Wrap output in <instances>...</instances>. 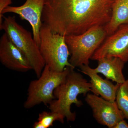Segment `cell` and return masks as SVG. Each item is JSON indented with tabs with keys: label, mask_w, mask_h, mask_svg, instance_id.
<instances>
[{
	"label": "cell",
	"mask_w": 128,
	"mask_h": 128,
	"mask_svg": "<svg viewBox=\"0 0 128 128\" xmlns=\"http://www.w3.org/2000/svg\"><path fill=\"white\" fill-rule=\"evenodd\" d=\"M114 0H46L42 22L54 33L79 35L111 18Z\"/></svg>",
	"instance_id": "1"
},
{
	"label": "cell",
	"mask_w": 128,
	"mask_h": 128,
	"mask_svg": "<svg viewBox=\"0 0 128 128\" xmlns=\"http://www.w3.org/2000/svg\"><path fill=\"white\" fill-rule=\"evenodd\" d=\"M91 91L90 82L71 68L64 81L54 90V95L56 99L49 104V109L61 114L68 121H74L76 114L71 111L72 105L81 106L83 103L77 97L81 94L86 96Z\"/></svg>",
	"instance_id": "2"
},
{
	"label": "cell",
	"mask_w": 128,
	"mask_h": 128,
	"mask_svg": "<svg viewBox=\"0 0 128 128\" xmlns=\"http://www.w3.org/2000/svg\"><path fill=\"white\" fill-rule=\"evenodd\" d=\"M107 36L105 26L93 27L79 35L65 36L72 68L89 65V60Z\"/></svg>",
	"instance_id": "3"
},
{
	"label": "cell",
	"mask_w": 128,
	"mask_h": 128,
	"mask_svg": "<svg viewBox=\"0 0 128 128\" xmlns=\"http://www.w3.org/2000/svg\"><path fill=\"white\" fill-rule=\"evenodd\" d=\"M3 17L0 29L4 31L14 44L25 54L37 77L39 78L46 65L39 46L32 33L19 25L14 16Z\"/></svg>",
	"instance_id": "4"
},
{
	"label": "cell",
	"mask_w": 128,
	"mask_h": 128,
	"mask_svg": "<svg viewBox=\"0 0 128 128\" xmlns=\"http://www.w3.org/2000/svg\"><path fill=\"white\" fill-rule=\"evenodd\" d=\"M70 68L66 66L63 71L57 72L46 64L39 78L30 82L24 108L29 109L41 103L49 105L56 99L54 90L64 81Z\"/></svg>",
	"instance_id": "5"
},
{
	"label": "cell",
	"mask_w": 128,
	"mask_h": 128,
	"mask_svg": "<svg viewBox=\"0 0 128 128\" xmlns=\"http://www.w3.org/2000/svg\"><path fill=\"white\" fill-rule=\"evenodd\" d=\"M40 32V50L46 64L57 72L63 71L66 66L72 68L69 60L70 54L65 36L53 32L44 22Z\"/></svg>",
	"instance_id": "6"
},
{
	"label": "cell",
	"mask_w": 128,
	"mask_h": 128,
	"mask_svg": "<svg viewBox=\"0 0 128 128\" xmlns=\"http://www.w3.org/2000/svg\"><path fill=\"white\" fill-rule=\"evenodd\" d=\"M109 57H117L125 63L128 62V24L121 25L116 32L107 36L91 59L98 60Z\"/></svg>",
	"instance_id": "7"
},
{
	"label": "cell",
	"mask_w": 128,
	"mask_h": 128,
	"mask_svg": "<svg viewBox=\"0 0 128 128\" xmlns=\"http://www.w3.org/2000/svg\"><path fill=\"white\" fill-rule=\"evenodd\" d=\"M85 100L91 108L94 118L101 125L113 128L118 121L125 118L116 102H110L90 93L86 94Z\"/></svg>",
	"instance_id": "8"
},
{
	"label": "cell",
	"mask_w": 128,
	"mask_h": 128,
	"mask_svg": "<svg viewBox=\"0 0 128 128\" xmlns=\"http://www.w3.org/2000/svg\"><path fill=\"white\" fill-rule=\"evenodd\" d=\"M46 0H26L23 5L20 6H9L5 8L2 14L11 12L18 14L22 20L28 22L32 28L33 36L40 46V33L42 25V16Z\"/></svg>",
	"instance_id": "9"
},
{
	"label": "cell",
	"mask_w": 128,
	"mask_h": 128,
	"mask_svg": "<svg viewBox=\"0 0 128 128\" xmlns=\"http://www.w3.org/2000/svg\"><path fill=\"white\" fill-rule=\"evenodd\" d=\"M0 61L8 68L20 72L32 70L29 60L4 33L0 39Z\"/></svg>",
	"instance_id": "10"
},
{
	"label": "cell",
	"mask_w": 128,
	"mask_h": 128,
	"mask_svg": "<svg viewBox=\"0 0 128 128\" xmlns=\"http://www.w3.org/2000/svg\"><path fill=\"white\" fill-rule=\"evenodd\" d=\"M79 68L80 71L90 78L91 89L93 94L100 96L110 102H115L116 94L120 84L114 85L108 79H104L89 65H83Z\"/></svg>",
	"instance_id": "11"
},
{
	"label": "cell",
	"mask_w": 128,
	"mask_h": 128,
	"mask_svg": "<svg viewBox=\"0 0 128 128\" xmlns=\"http://www.w3.org/2000/svg\"><path fill=\"white\" fill-rule=\"evenodd\" d=\"M98 65L94 69L96 73L102 74L108 80L121 84L126 80L122 70L125 62L120 58L106 57L97 60Z\"/></svg>",
	"instance_id": "12"
},
{
	"label": "cell",
	"mask_w": 128,
	"mask_h": 128,
	"mask_svg": "<svg viewBox=\"0 0 128 128\" xmlns=\"http://www.w3.org/2000/svg\"><path fill=\"white\" fill-rule=\"evenodd\" d=\"M128 24V0H114L111 18L105 26L108 36L116 32L121 25Z\"/></svg>",
	"instance_id": "13"
},
{
	"label": "cell",
	"mask_w": 128,
	"mask_h": 128,
	"mask_svg": "<svg viewBox=\"0 0 128 128\" xmlns=\"http://www.w3.org/2000/svg\"><path fill=\"white\" fill-rule=\"evenodd\" d=\"M64 116L56 112L44 111L39 114L38 121L34 124L33 128H49L53 126V124L56 121L64 124Z\"/></svg>",
	"instance_id": "14"
},
{
	"label": "cell",
	"mask_w": 128,
	"mask_h": 128,
	"mask_svg": "<svg viewBox=\"0 0 128 128\" xmlns=\"http://www.w3.org/2000/svg\"><path fill=\"white\" fill-rule=\"evenodd\" d=\"M115 102L124 118L128 120V79L120 84L116 94Z\"/></svg>",
	"instance_id": "15"
},
{
	"label": "cell",
	"mask_w": 128,
	"mask_h": 128,
	"mask_svg": "<svg viewBox=\"0 0 128 128\" xmlns=\"http://www.w3.org/2000/svg\"><path fill=\"white\" fill-rule=\"evenodd\" d=\"M12 3V0H0V25L2 24L3 17L2 14L3 10Z\"/></svg>",
	"instance_id": "16"
},
{
	"label": "cell",
	"mask_w": 128,
	"mask_h": 128,
	"mask_svg": "<svg viewBox=\"0 0 128 128\" xmlns=\"http://www.w3.org/2000/svg\"><path fill=\"white\" fill-rule=\"evenodd\" d=\"M113 128H128V124L122 119L117 122Z\"/></svg>",
	"instance_id": "17"
}]
</instances>
